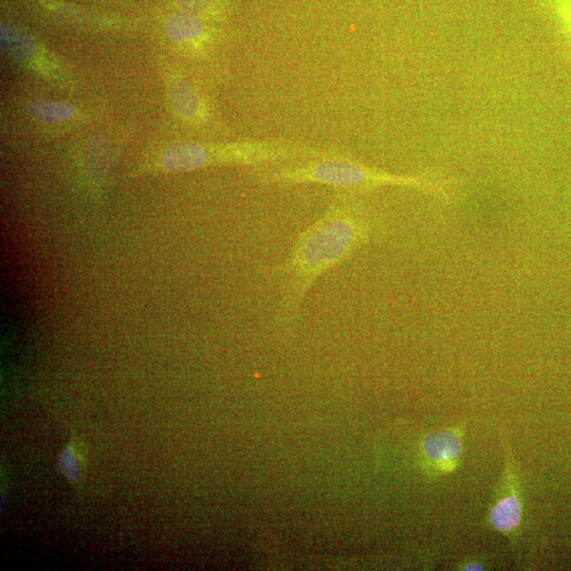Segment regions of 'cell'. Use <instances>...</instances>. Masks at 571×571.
<instances>
[{
    "instance_id": "obj_11",
    "label": "cell",
    "mask_w": 571,
    "mask_h": 571,
    "mask_svg": "<svg viewBox=\"0 0 571 571\" xmlns=\"http://www.w3.org/2000/svg\"><path fill=\"white\" fill-rule=\"evenodd\" d=\"M213 4V0H179V7L184 13L200 14L207 13Z\"/></svg>"
},
{
    "instance_id": "obj_3",
    "label": "cell",
    "mask_w": 571,
    "mask_h": 571,
    "mask_svg": "<svg viewBox=\"0 0 571 571\" xmlns=\"http://www.w3.org/2000/svg\"><path fill=\"white\" fill-rule=\"evenodd\" d=\"M345 155L336 150L320 149L284 140H249L217 144L183 142L174 144L165 151L163 163L169 171L190 172L212 165L262 168L269 164H289Z\"/></svg>"
},
{
    "instance_id": "obj_7",
    "label": "cell",
    "mask_w": 571,
    "mask_h": 571,
    "mask_svg": "<svg viewBox=\"0 0 571 571\" xmlns=\"http://www.w3.org/2000/svg\"><path fill=\"white\" fill-rule=\"evenodd\" d=\"M171 102L176 113L191 123L199 124L208 118V110L199 92L187 80L175 79L169 87Z\"/></svg>"
},
{
    "instance_id": "obj_2",
    "label": "cell",
    "mask_w": 571,
    "mask_h": 571,
    "mask_svg": "<svg viewBox=\"0 0 571 571\" xmlns=\"http://www.w3.org/2000/svg\"><path fill=\"white\" fill-rule=\"evenodd\" d=\"M263 184L274 187L321 184L340 191L363 194L385 187L409 188L449 198L446 184L430 175H397L368 167L348 155L285 164L257 172Z\"/></svg>"
},
{
    "instance_id": "obj_1",
    "label": "cell",
    "mask_w": 571,
    "mask_h": 571,
    "mask_svg": "<svg viewBox=\"0 0 571 571\" xmlns=\"http://www.w3.org/2000/svg\"><path fill=\"white\" fill-rule=\"evenodd\" d=\"M360 196L337 194L323 215L299 235L286 260L264 269L267 278L279 285L278 319L283 325L296 321L309 291L324 274L372 241L377 221Z\"/></svg>"
},
{
    "instance_id": "obj_5",
    "label": "cell",
    "mask_w": 571,
    "mask_h": 571,
    "mask_svg": "<svg viewBox=\"0 0 571 571\" xmlns=\"http://www.w3.org/2000/svg\"><path fill=\"white\" fill-rule=\"evenodd\" d=\"M518 483V477L508 462L503 493L492 506L489 515L490 525L501 533L517 532L522 524L524 508Z\"/></svg>"
},
{
    "instance_id": "obj_6",
    "label": "cell",
    "mask_w": 571,
    "mask_h": 571,
    "mask_svg": "<svg viewBox=\"0 0 571 571\" xmlns=\"http://www.w3.org/2000/svg\"><path fill=\"white\" fill-rule=\"evenodd\" d=\"M170 39L180 45L205 52L210 48L213 34L201 17L180 13L172 16L167 24Z\"/></svg>"
},
{
    "instance_id": "obj_10",
    "label": "cell",
    "mask_w": 571,
    "mask_h": 571,
    "mask_svg": "<svg viewBox=\"0 0 571 571\" xmlns=\"http://www.w3.org/2000/svg\"><path fill=\"white\" fill-rule=\"evenodd\" d=\"M537 2L571 44V0H537Z\"/></svg>"
},
{
    "instance_id": "obj_9",
    "label": "cell",
    "mask_w": 571,
    "mask_h": 571,
    "mask_svg": "<svg viewBox=\"0 0 571 571\" xmlns=\"http://www.w3.org/2000/svg\"><path fill=\"white\" fill-rule=\"evenodd\" d=\"M30 114L43 122L59 123L75 118L77 109L70 104L36 101L29 106Z\"/></svg>"
},
{
    "instance_id": "obj_12",
    "label": "cell",
    "mask_w": 571,
    "mask_h": 571,
    "mask_svg": "<svg viewBox=\"0 0 571 571\" xmlns=\"http://www.w3.org/2000/svg\"><path fill=\"white\" fill-rule=\"evenodd\" d=\"M465 569L466 570H481V569H483V566L480 564H473L472 563V564L467 565Z\"/></svg>"
},
{
    "instance_id": "obj_8",
    "label": "cell",
    "mask_w": 571,
    "mask_h": 571,
    "mask_svg": "<svg viewBox=\"0 0 571 571\" xmlns=\"http://www.w3.org/2000/svg\"><path fill=\"white\" fill-rule=\"evenodd\" d=\"M0 42L7 57L17 63L29 64L38 52L29 34L9 25H2Z\"/></svg>"
},
{
    "instance_id": "obj_4",
    "label": "cell",
    "mask_w": 571,
    "mask_h": 571,
    "mask_svg": "<svg viewBox=\"0 0 571 571\" xmlns=\"http://www.w3.org/2000/svg\"><path fill=\"white\" fill-rule=\"evenodd\" d=\"M463 439L464 431L460 428L430 433L421 442V452L425 464L440 474L454 472L463 457Z\"/></svg>"
}]
</instances>
